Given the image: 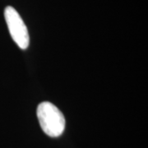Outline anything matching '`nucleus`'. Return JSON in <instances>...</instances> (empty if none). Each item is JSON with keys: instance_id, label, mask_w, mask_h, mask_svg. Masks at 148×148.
<instances>
[{"instance_id": "2", "label": "nucleus", "mask_w": 148, "mask_h": 148, "mask_svg": "<svg viewBox=\"0 0 148 148\" xmlns=\"http://www.w3.org/2000/svg\"><path fill=\"white\" fill-rule=\"evenodd\" d=\"M4 16L12 40L21 49H26L29 46L30 37L27 26L15 8L8 6L4 10Z\"/></svg>"}, {"instance_id": "1", "label": "nucleus", "mask_w": 148, "mask_h": 148, "mask_svg": "<svg viewBox=\"0 0 148 148\" xmlns=\"http://www.w3.org/2000/svg\"><path fill=\"white\" fill-rule=\"evenodd\" d=\"M36 114L43 132L51 138L61 136L65 129L64 114L53 104L45 101L37 107Z\"/></svg>"}]
</instances>
